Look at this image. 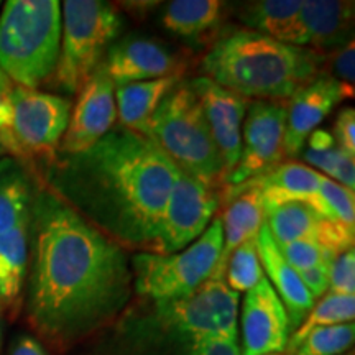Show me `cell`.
Listing matches in <instances>:
<instances>
[{"label": "cell", "instance_id": "cell-20", "mask_svg": "<svg viewBox=\"0 0 355 355\" xmlns=\"http://www.w3.org/2000/svg\"><path fill=\"white\" fill-rule=\"evenodd\" d=\"M224 199L229 201L222 219V252L212 277L224 278L229 257L239 245L259 235L265 220L261 194L250 186H225ZM225 279V278H224Z\"/></svg>", "mask_w": 355, "mask_h": 355}, {"label": "cell", "instance_id": "cell-33", "mask_svg": "<svg viewBox=\"0 0 355 355\" xmlns=\"http://www.w3.org/2000/svg\"><path fill=\"white\" fill-rule=\"evenodd\" d=\"M324 64H327V71H329V73H326V76L354 87V83H355L354 40H350L349 43H345L344 46L331 51L329 56L324 58Z\"/></svg>", "mask_w": 355, "mask_h": 355}, {"label": "cell", "instance_id": "cell-25", "mask_svg": "<svg viewBox=\"0 0 355 355\" xmlns=\"http://www.w3.org/2000/svg\"><path fill=\"white\" fill-rule=\"evenodd\" d=\"M303 0H257L241 7L239 19L252 32L279 40L285 37L298 15Z\"/></svg>", "mask_w": 355, "mask_h": 355}, {"label": "cell", "instance_id": "cell-39", "mask_svg": "<svg viewBox=\"0 0 355 355\" xmlns=\"http://www.w3.org/2000/svg\"><path fill=\"white\" fill-rule=\"evenodd\" d=\"M308 139H309L308 150H313V152H326V150H331L336 146L334 135H332L331 132L324 130V128H316Z\"/></svg>", "mask_w": 355, "mask_h": 355}, {"label": "cell", "instance_id": "cell-34", "mask_svg": "<svg viewBox=\"0 0 355 355\" xmlns=\"http://www.w3.org/2000/svg\"><path fill=\"white\" fill-rule=\"evenodd\" d=\"M334 140L340 150L355 157V110L345 107L339 112L334 125Z\"/></svg>", "mask_w": 355, "mask_h": 355}, {"label": "cell", "instance_id": "cell-7", "mask_svg": "<svg viewBox=\"0 0 355 355\" xmlns=\"http://www.w3.org/2000/svg\"><path fill=\"white\" fill-rule=\"evenodd\" d=\"M37 186L19 159H0V303L19 301L28 273L30 227Z\"/></svg>", "mask_w": 355, "mask_h": 355}, {"label": "cell", "instance_id": "cell-32", "mask_svg": "<svg viewBox=\"0 0 355 355\" xmlns=\"http://www.w3.org/2000/svg\"><path fill=\"white\" fill-rule=\"evenodd\" d=\"M329 293L354 296L355 293V252L354 248L337 255L329 266Z\"/></svg>", "mask_w": 355, "mask_h": 355}, {"label": "cell", "instance_id": "cell-9", "mask_svg": "<svg viewBox=\"0 0 355 355\" xmlns=\"http://www.w3.org/2000/svg\"><path fill=\"white\" fill-rule=\"evenodd\" d=\"M8 101L10 119L0 130V144L6 153L19 162L40 159L48 163L56 155L68 128L71 101L21 86H13Z\"/></svg>", "mask_w": 355, "mask_h": 355}, {"label": "cell", "instance_id": "cell-5", "mask_svg": "<svg viewBox=\"0 0 355 355\" xmlns=\"http://www.w3.org/2000/svg\"><path fill=\"white\" fill-rule=\"evenodd\" d=\"M146 137L178 170L219 189L224 176L222 162L201 101L189 84H176L168 92L150 119Z\"/></svg>", "mask_w": 355, "mask_h": 355}, {"label": "cell", "instance_id": "cell-16", "mask_svg": "<svg viewBox=\"0 0 355 355\" xmlns=\"http://www.w3.org/2000/svg\"><path fill=\"white\" fill-rule=\"evenodd\" d=\"M355 3L350 0H304L283 43L324 55L354 40Z\"/></svg>", "mask_w": 355, "mask_h": 355}, {"label": "cell", "instance_id": "cell-14", "mask_svg": "<svg viewBox=\"0 0 355 355\" xmlns=\"http://www.w3.org/2000/svg\"><path fill=\"white\" fill-rule=\"evenodd\" d=\"M241 355L282 354L291 336L290 319L268 279L245 293L241 314Z\"/></svg>", "mask_w": 355, "mask_h": 355}, {"label": "cell", "instance_id": "cell-29", "mask_svg": "<svg viewBox=\"0 0 355 355\" xmlns=\"http://www.w3.org/2000/svg\"><path fill=\"white\" fill-rule=\"evenodd\" d=\"M355 339L354 322L316 327L301 340L291 355H345Z\"/></svg>", "mask_w": 355, "mask_h": 355}, {"label": "cell", "instance_id": "cell-43", "mask_svg": "<svg viewBox=\"0 0 355 355\" xmlns=\"http://www.w3.org/2000/svg\"><path fill=\"white\" fill-rule=\"evenodd\" d=\"M0 306H2V303H0Z\"/></svg>", "mask_w": 355, "mask_h": 355}, {"label": "cell", "instance_id": "cell-22", "mask_svg": "<svg viewBox=\"0 0 355 355\" xmlns=\"http://www.w3.org/2000/svg\"><path fill=\"white\" fill-rule=\"evenodd\" d=\"M227 3L220 0H173L163 7L159 21L168 32L189 42H204L224 21Z\"/></svg>", "mask_w": 355, "mask_h": 355}, {"label": "cell", "instance_id": "cell-8", "mask_svg": "<svg viewBox=\"0 0 355 355\" xmlns=\"http://www.w3.org/2000/svg\"><path fill=\"white\" fill-rule=\"evenodd\" d=\"M222 252V219L214 217L198 241L171 255L141 252L133 257L137 293L157 301L184 298L216 272Z\"/></svg>", "mask_w": 355, "mask_h": 355}, {"label": "cell", "instance_id": "cell-26", "mask_svg": "<svg viewBox=\"0 0 355 355\" xmlns=\"http://www.w3.org/2000/svg\"><path fill=\"white\" fill-rule=\"evenodd\" d=\"M355 318V296L349 295H336V293L327 291L326 295L319 300L318 304H314L304 321L296 327L295 332H291L290 339L286 344V354L291 355L301 344V340L316 327L337 326V324L354 322Z\"/></svg>", "mask_w": 355, "mask_h": 355}, {"label": "cell", "instance_id": "cell-44", "mask_svg": "<svg viewBox=\"0 0 355 355\" xmlns=\"http://www.w3.org/2000/svg\"><path fill=\"white\" fill-rule=\"evenodd\" d=\"M0 6H2V3H0Z\"/></svg>", "mask_w": 355, "mask_h": 355}, {"label": "cell", "instance_id": "cell-24", "mask_svg": "<svg viewBox=\"0 0 355 355\" xmlns=\"http://www.w3.org/2000/svg\"><path fill=\"white\" fill-rule=\"evenodd\" d=\"M324 217L308 202L291 201L265 211V224L277 245L295 241H314Z\"/></svg>", "mask_w": 355, "mask_h": 355}, {"label": "cell", "instance_id": "cell-1", "mask_svg": "<svg viewBox=\"0 0 355 355\" xmlns=\"http://www.w3.org/2000/svg\"><path fill=\"white\" fill-rule=\"evenodd\" d=\"M30 252L26 311L53 343H76L125 308L132 272L123 247L48 188L35 191Z\"/></svg>", "mask_w": 355, "mask_h": 355}, {"label": "cell", "instance_id": "cell-12", "mask_svg": "<svg viewBox=\"0 0 355 355\" xmlns=\"http://www.w3.org/2000/svg\"><path fill=\"white\" fill-rule=\"evenodd\" d=\"M242 132V150L237 166L225 186H239L277 168L285 155L286 104L254 101L248 104Z\"/></svg>", "mask_w": 355, "mask_h": 355}, {"label": "cell", "instance_id": "cell-2", "mask_svg": "<svg viewBox=\"0 0 355 355\" xmlns=\"http://www.w3.org/2000/svg\"><path fill=\"white\" fill-rule=\"evenodd\" d=\"M175 175L153 140L117 125L86 152H56L46 188L121 247L153 252Z\"/></svg>", "mask_w": 355, "mask_h": 355}, {"label": "cell", "instance_id": "cell-17", "mask_svg": "<svg viewBox=\"0 0 355 355\" xmlns=\"http://www.w3.org/2000/svg\"><path fill=\"white\" fill-rule=\"evenodd\" d=\"M354 97V87L321 74L301 89L286 104L285 155L296 157L303 152L308 137L316 130L331 110L343 99Z\"/></svg>", "mask_w": 355, "mask_h": 355}, {"label": "cell", "instance_id": "cell-35", "mask_svg": "<svg viewBox=\"0 0 355 355\" xmlns=\"http://www.w3.org/2000/svg\"><path fill=\"white\" fill-rule=\"evenodd\" d=\"M188 355H241L237 337L235 339L186 340Z\"/></svg>", "mask_w": 355, "mask_h": 355}, {"label": "cell", "instance_id": "cell-36", "mask_svg": "<svg viewBox=\"0 0 355 355\" xmlns=\"http://www.w3.org/2000/svg\"><path fill=\"white\" fill-rule=\"evenodd\" d=\"M329 266L331 265H322L296 272L300 275L303 285L308 288L311 295H313L314 300L322 298V296L329 291Z\"/></svg>", "mask_w": 355, "mask_h": 355}, {"label": "cell", "instance_id": "cell-4", "mask_svg": "<svg viewBox=\"0 0 355 355\" xmlns=\"http://www.w3.org/2000/svg\"><path fill=\"white\" fill-rule=\"evenodd\" d=\"M58 0H8L0 15V68L13 84L37 89L55 73L61 44Z\"/></svg>", "mask_w": 355, "mask_h": 355}, {"label": "cell", "instance_id": "cell-19", "mask_svg": "<svg viewBox=\"0 0 355 355\" xmlns=\"http://www.w3.org/2000/svg\"><path fill=\"white\" fill-rule=\"evenodd\" d=\"M257 250H259L261 270H265L266 273L265 278L268 279L270 285L285 306L288 319H290V329L295 332L296 327L308 316L316 300L313 298L308 288L303 285L296 270L282 255L265 220L259 230V235H257Z\"/></svg>", "mask_w": 355, "mask_h": 355}, {"label": "cell", "instance_id": "cell-23", "mask_svg": "<svg viewBox=\"0 0 355 355\" xmlns=\"http://www.w3.org/2000/svg\"><path fill=\"white\" fill-rule=\"evenodd\" d=\"M178 78L168 76L119 87L115 91V107L121 127L146 137L150 119L168 92L176 86Z\"/></svg>", "mask_w": 355, "mask_h": 355}, {"label": "cell", "instance_id": "cell-31", "mask_svg": "<svg viewBox=\"0 0 355 355\" xmlns=\"http://www.w3.org/2000/svg\"><path fill=\"white\" fill-rule=\"evenodd\" d=\"M278 247L285 260L296 272L314 268V266L331 265V261L334 260V257L326 248L313 241H295Z\"/></svg>", "mask_w": 355, "mask_h": 355}, {"label": "cell", "instance_id": "cell-40", "mask_svg": "<svg viewBox=\"0 0 355 355\" xmlns=\"http://www.w3.org/2000/svg\"><path fill=\"white\" fill-rule=\"evenodd\" d=\"M2 337H3V321H2V306H0V349H2Z\"/></svg>", "mask_w": 355, "mask_h": 355}, {"label": "cell", "instance_id": "cell-11", "mask_svg": "<svg viewBox=\"0 0 355 355\" xmlns=\"http://www.w3.org/2000/svg\"><path fill=\"white\" fill-rule=\"evenodd\" d=\"M219 206V189L211 188L176 168L152 254L171 255L184 250L209 227Z\"/></svg>", "mask_w": 355, "mask_h": 355}, {"label": "cell", "instance_id": "cell-28", "mask_svg": "<svg viewBox=\"0 0 355 355\" xmlns=\"http://www.w3.org/2000/svg\"><path fill=\"white\" fill-rule=\"evenodd\" d=\"M259 250H257V237L248 239L230 254L225 266V283L234 291L243 293L252 290L263 278Z\"/></svg>", "mask_w": 355, "mask_h": 355}, {"label": "cell", "instance_id": "cell-15", "mask_svg": "<svg viewBox=\"0 0 355 355\" xmlns=\"http://www.w3.org/2000/svg\"><path fill=\"white\" fill-rule=\"evenodd\" d=\"M189 86L202 104L207 125L224 170L222 184H225L241 158L242 122L247 114L248 99L204 76L191 81Z\"/></svg>", "mask_w": 355, "mask_h": 355}, {"label": "cell", "instance_id": "cell-27", "mask_svg": "<svg viewBox=\"0 0 355 355\" xmlns=\"http://www.w3.org/2000/svg\"><path fill=\"white\" fill-rule=\"evenodd\" d=\"M308 204L324 219L355 225L354 191L344 188L329 178L321 175L318 193L309 199Z\"/></svg>", "mask_w": 355, "mask_h": 355}, {"label": "cell", "instance_id": "cell-42", "mask_svg": "<svg viewBox=\"0 0 355 355\" xmlns=\"http://www.w3.org/2000/svg\"><path fill=\"white\" fill-rule=\"evenodd\" d=\"M268 355H282V354H268Z\"/></svg>", "mask_w": 355, "mask_h": 355}, {"label": "cell", "instance_id": "cell-6", "mask_svg": "<svg viewBox=\"0 0 355 355\" xmlns=\"http://www.w3.org/2000/svg\"><path fill=\"white\" fill-rule=\"evenodd\" d=\"M61 17L60 56L51 83L64 94H76L99 68L122 20L117 8L101 0H66Z\"/></svg>", "mask_w": 355, "mask_h": 355}, {"label": "cell", "instance_id": "cell-3", "mask_svg": "<svg viewBox=\"0 0 355 355\" xmlns=\"http://www.w3.org/2000/svg\"><path fill=\"white\" fill-rule=\"evenodd\" d=\"M326 55L293 46L252 30H232L204 56V78L257 101H290L321 76Z\"/></svg>", "mask_w": 355, "mask_h": 355}, {"label": "cell", "instance_id": "cell-30", "mask_svg": "<svg viewBox=\"0 0 355 355\" xmlns=\"http://www.w3.org/2000/svg\"><path fill=\"white\" fill-rule=\"evenodd\" d=\"M304 162L309 165L316 166L321 170L324 175L332 178V181L339 183L344 188L354 191L355 188V162L354 157L340 150L339 146L326 150V152H313V150H306L303 153Z\"/></svg>", "mask_w": 355, "mask_h": 355}, {"label": "cell", "instance_id": "cell-38", "mask_svg": "<svg viewBox=\"0 0 355 355\" xmlns=\"http://www.w3.org/2000/svg\"><path fill=\"white\" fill-rule=\"evenodd\" d=\"M10 355H46V352L35 337L21 334L13 340Z\"/></svg>", "mask_w": 355, "mask_h": 355}, {"label": "cell", "instance_id": "cell-37", "mask_svg": "<svg viewBox=\"0 0 355 355\" xmlns=\"http://www.w3.org/2000/svg\"><path fill=\"white\" fill-rule=\"evenodd\" d=\"M15 84L12 83V79L3 73L2 68H0V130L8 123V119H10V92Z\"/></svg>", "mask_w": 355, "mask_h": 355}, {"label": "cell", "instance_id": "cell-45", "mask_svg": "<svg viewBox=\"0 0 355 355\" xmlns=\"http://www.w3.org/2000/svg\"><path fill=\"white\" fill-rule=\"evenodd\" d=\"M345 355H347V354H345Z\"/></svg>", "mask_w": 355, "mask_h": 355}, {"label": "cell", "instance_id": "cell-41", "mask_svg": "<svg viewBox=\"0 0 355 355\" xmlns=\"http://www.w3.org/2000/svg\"><path fill=\"white\" fill-rule=\"evenodd\" d=\"M2 155H6V150H3L2 144H0V157H2Z\"/></svg>", "mask_w": 355, "mask_h": 355}, {"label": "cell", "instance_id": "cell-21", "mask_svg": "<svg viewBox=\"0 0 355 355\" xmlns=\"http://www.w3.org/2000/svg\"><path fill=\"white\" fill-rule=\"evenodd\" d=\"M321 173L301 163H283L265 175L242 183L261 194L265 211L291 201L308 202L318 193Z\"/></svg>", "mask_w": 355, "mask_h": 355}, {"label": "cell", "instance_id": "cell-13", "mask_svg": "<svg viewBox=\"0 0 355 355\" xmlns=\"http://www.w3.org/2000/svg\"><path fill=\"white\" fill-rule=\"evenodd\" d=\"M78 92V101L71 109L73 112L58 153L86 152L115 127V84L109 78L104 63L99 64Z\"/></svg>", "mask_w": 355, "mask_h": 355}, {"label": "cell", "instance_id": "cell-18", "mask_svg": "<svg viewBox=\"0 0 355 355\" xmlns=\"http://www.w3.org/2000/svg\"><path fill=\"white\" fill-rule=\"evenodd\" d=\"M115 86L180 76L181 64L171 50L152 38L128 37L109 46L102 61Z\"/></svg>", "mask_w": 355, "mask_h": 355}, {"label": "cell", "instance_id": "cell-10", "mask_svg": "<svg viewBox=\"0 0 355 355\" xmlns=\"http://www.w3.org/2000/svg\"><path fill=\"white\" fill-rule=\"evenodd\" d=\"M241 296L224 278L211 277L184 298L157 301L162 327L183 340L235 339Z\"/></svg>", "mask_w": 355, "mask_h": 355}]
</instances>
